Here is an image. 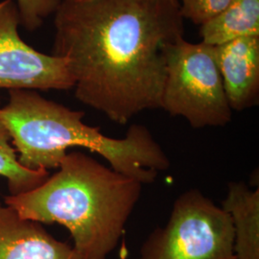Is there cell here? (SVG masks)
I'll list each match as a JSON object with an SVG mask.
<instances>
[{
    "label": "cell",
    "mask_w": 259,
    "mask_h": 259,
    "mask_svg": "<svg viewBox=\"0 0 259 259\" xmlns=\"http://www.w3.org/2000/svg\"><path fill=\"white\" fill-rule=\"evenodd\" d=\"M54 16L52 54L80 102L119 125L160 109L167 48L185 34L179 0H62Z\"/></svg>",
    "instance_id": "1"
},
{
    "label": "cell",
    "mask_w": 259,
    "mask_h": 259,
    "mask_svg": "<svg viewBox=\"0 0 259 259\" xmlns=\"http://www.w3.org/2000/svg\"><path fill=\"white\" fill-rule=\"evenodd\" d=\"M58 169L36 188L5 197L4 204L25 219L65 227L79 258L107 259L143 185L81 152L67 153Z\"/></svg>",
    "instance_id": "2"
},
{
    "label": "cell",
    "mask_w": 259,
    "mask_h": 259,
    "mask_svg": "<svg viewBox=\"0 0 259 259\" xmlns=\"http://www.w3.org/2000/svg\"><path fill=\"white\" fill-rule=\"evenodd\" d=\"M0 121L9 133L19 163L30 170L58 169L67 150L82 147L105 158L114 171L152 184L170 159L147 127L130 126L123 139L109 138L74 111L32 90L8 91Z\"/></svg>",
    "instance_id": "3"
},
{
    "label": "cell",
    "mask_w": 259,
    "mask_h": 259,
    "mask_svg": "<svg viewBox=\"0 0 259 259\" xmlns=\"http://www.w3.org/2000/svg\"><path fill=\"white\" fill-rule=\"evenodd\" d=\"M160 109L195 129L224 127L232 118L212 46L180 38L167 48Z\"/></svg>",
    "instance_id": "4"
},
{
    "label": "cell",
    "mask_w": 259,
    "mask_h": 259,
    "mask_svg": "<svg viewBox=\"0 0 259 259\" xmlns=\"http://www.w3.org/2000/svg\"><path fill=\"white\" fill-rule=\"evenodd\" d=\"M137 259H236L230 214L198 189L178 197L166 225L142 244Z\"/></svg>",
    "instance_id": "5"
},
{
    "label": "cell",
    "mask_w": 259,
    "mask_h": 259,
    "mask_svg": "<svg viewBox=\"0 0 259 259\" xmlns=\"http://www.w3.org/2000/svg\"><path fill=\"white\" fill-rule=\"evenodd\" d=\"M19 10L13 0L0 2V90L68 91L74 80L65 58L45 54L19 35Z\"/></svg>",
    "instance_id": "6"
},
{
    "label": "cell",
    "mask_w": 259,
    "mask_h": 259,
    "mask_svg": "<svg viewBox=\"0 0 259 259\" xmlns=\"http://www.w3.org/2000/svg\"><path fill=\"white\" fill-rule=\"evenodd\" d=\"M212 47L232 111H245L257 106L259 37H239Z\"/></svg>",
    "instance_id": "7"
},
{
    "label": "cell",
    "mask_w": 259,
    "mask_h": 259,
    "mask_svg": "<svg viewBox=\"0 0 259 259\" xmlns=\"http://www.w3.org/2000/svg\"><path fill=\"white\" fill-rule=\"evenodd\" d=\"M0 259H80L73 247L48 233L39 223L0 203Z\"/></svg>",
    "instance_id": "8"
},
{
    "label": "cell",
    "mask_w": 259,
    "mask_h": 259,
    "mask_svg": "<svg viewBox=\"0 0 259 259\" xmlns=\"http://www.w3.org/2000/svg\"><path fill=\"white\" fill-rule=\"evenodd\" d=\"M222 208L230 214L234 230L236 259H259V188L231 182Z\"/></svg>",
    "instance_id": "9"
},
{
    "label": "cell",
    "mask_w": 259,
    "mask_h": 259,
    "mask_svg": "<svg viewBox=\"0 0 259 259\" xmlns=\"http://www.w3.org/2000/svg\"><path fill=\"white\" fill-rule=\"evenodd\" d=\"M200 34L202 42L208 46L259 37V0H232L219 15L201 25Z\"/></svg>",
    "instance_id": "10"
},
{
    "label": "cell",
    "mask_w": 259,
    "mask_h": 259,
    "mask_svg": "<svg viewBox=\"0 0 259 259\" xmlns=\"http://www.w3.org/2000/svg\"><path fill=\"white\" fill-rule=\"evenodd\" d=\"M0 176L7 181L10 195L28 192L42 185L50 176L46 170H30L18 160L9 133L0 121Z\"/></svg>",
    "instance_id": "11"
},
{
    "label": "cell",
    "mask_w": 259,
    "mask_h": 259,
    "mask_svg": "<svg viewBox=\"0 0 259 259\" xmlns=\"http://www.w3.org/2000/svg\"><path fill=\"white\" fill-rule=\"evenodd\" d=\"M62 0H17L20 25L29 32L40 27L45 20L54 15Z\"/></svg>",
    "instance_id": "12"
},
{
    "label": "cell",
    "mask_w": 259,
    "mask_h": 259,
    "mask_svg": "<svg viewBox=\"0 0 259 259\" xmlns=\"http://www.w3.org/2000/svg\"><path fill=\"white\" fill-rule=\"evenodd\" d=\"M232 0H179L184 19L203 25L219 15Z\"/></svg>",
    "instance_id": "13"
},
{
    "label": "cell",
    "mask_w": 259,
    "mask_h": 259,
    "mask_svg": "<svg viewBox=\"0 0 259 259\" xmlns=\"http://www.w3.org/2000/svg\"><path fill=\"white\" fill-rule=\"evenodd\" d=\"M79 1H82V0H79Z\"/></svg>",
    "instance_id": "14"
}]
</instances>
